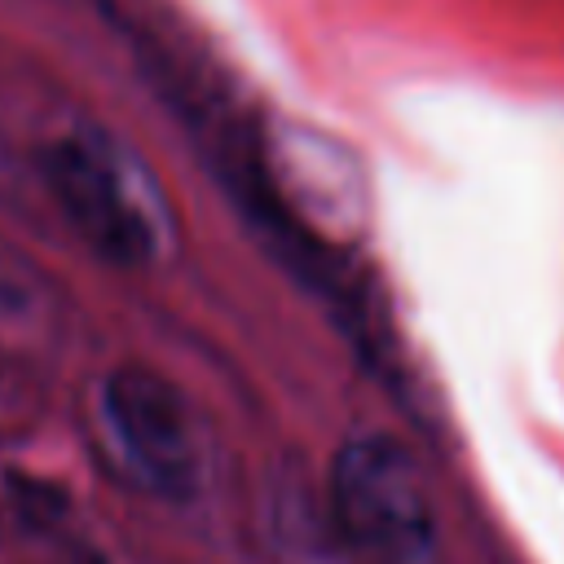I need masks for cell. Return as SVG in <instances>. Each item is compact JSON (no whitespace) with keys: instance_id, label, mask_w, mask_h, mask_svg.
Masks as SVG:
<instances>
[{"instance_id":"6da1fadb","label":"cell","mask_w":564,"mask_h":564,"mask_svg":"<svg viewBox=\"0 0 564 564\" xmlns=\"http://www.w3.org/2000/svg\"><path fill=\"white\" fill-rule=\"evenodd\" d=\"M339 538L370 564H432L436 502L414 454L388 432H357L330 463Z\"/></svg>"},{"instance_id":"3957f363","label":"cell","mask_w":564,"mask_h":564,"mask_svg":"<svg viewBox=\"0 0 564 564\" xmlns=\"http://www.w3.org/2000/svg\"><path fill=\"white\" fill-rule=\"evenodd\" d=\"M106 423L128 463L167 498H185L198 480V449L181 392L150 366H119L101 388Z\"/></svg>"},{"instance_id":"7a4b0ae2","label":"cell","mask_w":564,"mask_h":564,"mask_svg":"<svg viewBox=\"0 0 564 564\" xmlns=\"http://www.w3.org/2000/svg\"><path fill=\"white\" fill-rule=\"evenodd\" d=\"M44 181L66 225L110 264H145L154 256V220L137 198L123 154L101 137H62L44 154Z\"/></svg>"}]
</instances>
